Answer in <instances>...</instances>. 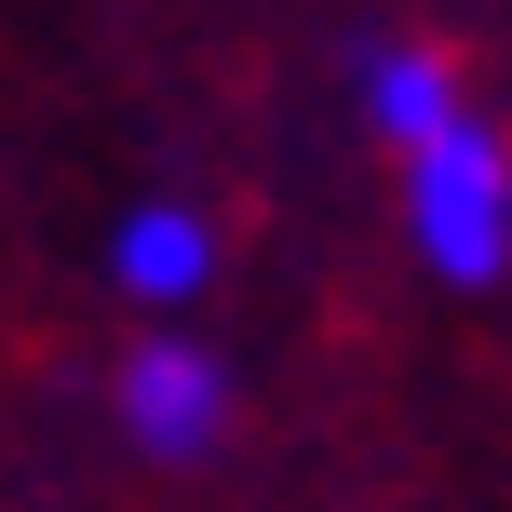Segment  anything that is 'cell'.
<instances>
[{
	"mask_svg": "<svg viewBox=\"0 0 512 512\" xmlns=\"http://www.w3.org/2000/svg\"><path fill=\"white\" fill-rule=\"evenodd\" d=\"M122 418L162 445V459H189V445H216L230 391H216V364H203V351H176V337H162V351H135V364H122Z\"/></svg>",
	"mask_w": 512,
	"mask_h": 512,
	"instance_id": "cell-1",
	"label": "cell"
},
{
	"mask_svg": "<svg viewBox=\"0 0 512 512\" xmlns=\"http://www.w3.org/2000/svg\"><path fill=\"white\" fill-rule=\"evenodd\" d=\"M135 283H149V297H176L189 270H203V230H189V216H149V230H135V256H122Z\"/></svg>",
	"mask_w": 512,
	"mask_h": 512,
	"instance_id": "cell-2",
	"label": "cell"
}]
</instances>
